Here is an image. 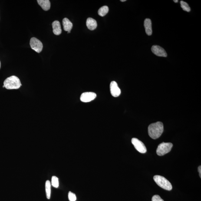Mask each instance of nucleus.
I'll return each instance as SVG.
<instances>
[{
    "mask_svg": "<svg viewBox=\"0 0 201 201\" xmlns=\"http://www.w3.org/2000/svg\"><path fill=\"white\" fill-rule=\"evenodd\" d=\"M148 134L151 138L156 139L161 135L163 131V123L158 121L152 123L148 128Z\"/></svg>",
    "mask_w": 201,
    "mask_h": 201,
    "instance_id": "obj_1",
    "label": "nucleus"
},
{
    "mask_svg": "<svg viewBox=\"0 0 201 201\" xmlns=\"http://www.w3.org/2000/svg\"><path fill=\"white\" fill-rule=\"evenodd\" d=\"M4 84L7 90H17L22 85L19 78L15 76H11L6 79Z\"/></svg>",
    "mask_w": 201,
    "mask_h": 201,
    "instance_id": "obj_2",
    "label": "nucleus"
},
{
    "mask_svg": "<svg viewBox=\"0 0 201 201\" xmlns=\"http://www.w3.org/2000/svg\"><path fill=\"white\" fill-rule=\"evenodd\" d=\"M153 179L158 186L163 189L168 191L172 189V186L170 182L163 176L156 175L153 177Z\"/></svg>",
    "mask_w": 201,
    "mask_h": 201,
    "instance_id": "obj_3",
    "label": "nucleus"
},
{
    "mask_svg": "<svg viewBox=\"0 0 201 201\" xmlns=\"http://www.w3.org/2000/svg\"><path fill=\"white\" fill-rule=\"evenodd\" d=\"M173 147V144L171 143L163 142L158 146L156 153L158 155L162 156L170 152Z\"/></svg>",
    "mask_w": 201,
    "mask_h": 201,
    "instance_id": "obj_4",
    "label": "nucleus"
},
{
    "mask_svg": "<svg viewBox=\"0 0 201 201\" xmlns=\"http://www.w3.org/2000/svg\"><path fill=\"white\" fill-rule=\"evenodd\" d=\"M30 45L31 48L36 52L40 53L42 51L43 48L42 43L40 40L35 37H33L31 39Z\"/></svg>",
    "mask_w": 201,
    "mask_h": 201,
    "instance_id": "obj_5",
    "label": "nucleus"
},
{
    "mask_svg": "<svg viewBox=\"0 0 201 201\" xmlns=\"http://www.w3.org/2000/svg\"><path fill=\"white\" fill-rule=\"evenodd\" d=\"M132 143L136 150L139 153H144L147 151V149L144 143L138 139L133 138L132 139Z\"/></svg>",
    "mask_w": 201,
    "mask_h": 201,
    "instance_id": "obj_6",
    "label": "nucleus"
},
{
    "mask_svg": "<svg viewBox=\"0 0 201 201\" xmlns=\"http://www.w3.org/2000/svg\"><path fill=\"white\" fill-rule=\"evenodd\" d=\"M97 97V94L93 92H85L80 96V100L84 103H88L92 101Z\"/></svg>",
    "mask_w": 201,
    "mask_h": 201,
    "instance_id": "obj_7",
    "label": "nucleus"
},
{
    "mask_svg": "<svg viewBox=\"0 0 201 201\" xmlns=\"http://www.w3.org/2000/svg\"><path fill=\"white\" fill-rule=\"evenodd\" d=\"M110 90L111 95L114 97H119L121 93L117 82L114 81H112L110 83Z\"/></svg>",
    "mask_w": 201,
    "mask_h": 201,
    "instance_id": "obj_8",
    "label": "nucleus"
},
{
    "mask_svg": "<svg viewBox=\"0 0 201 201\" xmlns=\"http://www.w3.org/2000/svg\"><path fill=\"white\" fill-rule=\"evenodd\" d=\"M152 52L155 55L159 57H167V54L166 51L162 47L159 46L154 45L151 48Z\"/></svg>",
    "mask_w": 201,
    "mask_h": 201,
    "instance_id": "obj_9",
    "label": "nucleus"
},
{
    "mask_svg": "<svg viewBox=\"0 0 201 201\" xmlns=\"http://www.w3.org/2000/svg\"><path fill=\"white\" fill-rule=\"evenodd\" d=\"M144 27L146 33L147 35H151L153 33L152 22L150 19L146 18L144 21Z\"/></svg>",
    "mask_w": 201,
    "mask_h": 201,
    "instance_id": "obj_10",
    "label": "nucleus"
},
{
    "mask_svg": "<svg viewBox=\"0 0 201 201\" xmlns=\"http://www.w3.org/2000/svg\"><path fill=\"white\" fill-rule=\"evenodd\" d=\"M53 32L56 35H59L61 33V29L60 23L58 21H54L52 24Z\"/></svg>",
    "mask_w": 201,
    "mask_h": 201,
    "instance_id": "obj_11",
    "label": "nucleus"
},
{
    "mask_svg": "<svg viewBox=\"0 0 201 201\" xmlns=\"http://www.w3.org/2000/svg\"><path fill=\"white\" fill-rule=\"evenodd\" d=\"M86 24H87V28L90 30H95L97 26V21L96 20L91 18L87 19Z\"/></svg>",
    "mask_w": 201,
    "mask_h": 201,
    "instance_id": "obj_12",
    "label": "nucleus"
},
{
    "mask_svg": "<svg viewBox=\"0 0 201 201\" xmlns=\"http://www.w3.org/2000/svg\"><path fill=\"white\" fill-rule=\"evenodd\" d=\"M37 2L44 11H48L50 9L51 5L50 1L48 0H38Z\"/></svg>",
    "mask_w": 201,
    "mask_h": 201,
    "instance_id": "obj_13",
    "label": "nucleus"
},
{
    "mask_svg": "<svg viewBox=\"0 0 201 201\" xmlns=\"http://www.w3.org/2000/svg\"><path fill=\"white\" fill-rule=\"evenodd\" d=\"M62 22L64 31L67 32L71 31L72 28L73 24L70 20L68 18H64Z\"/></svg>",
    "mask_w": 201,
    "mask_h": 201,
    "instance_id": "obj_14",
    "label": "nucleus"
},
{
    "mask_svg": "<svg viewBox=\"0 0 201 201\" xmlns=\"http://www.w3.org/2000/svg\"><path fill=\"white\" fill-rule=\"evenodd\" d=\"M51 184L50 181L47 180L46 182L45 188L47 198L48 199H50L51 196Z\"/></svg>",
    "mask_w": 201,
    "mask_h": 201,
    "instance_id": "obj_15",
    "label": "nucleus"
},
{
    "mask_svg": "<svg viewBox=\"0 0 201 201\" xmlns=\"http://www.w3.org/2000/svg\"><path fill=\"white\" fill-rule=\"evenodd\" d=\"M109 8L107 6H104L100 8L98 11V15L101 17H104L108 12Z\"/></svg>",
    "mask_w": 201,
    "mask_h": 201,
    "instance_id": "obj_16",
    "label": "nucleus"
},
{
    "mask_svg": "<svg viewBox=\"0 0 201 201\" xmlns=\"http://www.w3.org/2000/svg\"><path fill=\"white\" fill-rule=\"evenodd\" d=\"M180 4L181 7L183 9L184 11H187V12H190L191 9L187 3L181 1Z\"/></svg>",
    "mask_w": 201,
    "mask_h": 201,
    "instance_id": "obj_17",
    "label": "nucleus"
},
{
    "mask_svg": "<svg viewBox=\"0 0 201 201\" xmlns=\"http://www.w3.org/2000/svg\"><path fill=\"white\" fill-rule=\"evenodd\" d=\"M51 185L55 188H58L59 186L58 178L57 176H54L51 179Z\"/></svg>",
    "mask_w": 201,
    "mask_h": 201,
    "instance_id": "obj_18",
    "label": "nucleus"
},
{
    "mask_svg": "<svg viewBox=\"0 0 201 201\" xmlns=\"http://www.w3.org/2000/svg\"><path fill=\"white\" fill-rule=\"evenodd\" d=\"M68 198L70 201H76L77 200V197L75 194L71 192H69Z\"/></svg>",
    "mask_w": 201,
    "mask_h": 201,
    "instance_id": "obj_19",
    "label": "nucleus"
},
{
    "mask_svg": "<svg viewBox=\"0 0 201 201\" xmlns=\"http://www.w3.org/2000/svg\"><path fill=\"white\" fill-rule=\"evenodd\" d=\"M152 201H164L163 200L159 195H156L153 196L152 198Z\"/></svg>",
    "mask_w": 201,
    "mask_h": 201,
    "instance_id": "obj_20",
    "label": "nucleus"
},
{
    "mask_svg": "<svg viewBox=\"0 0 201 201\" xmlns=\"http://www.w3.org/2000/svg\"><path fill=\"white\" fill-rule=\"evenodd\" d=\"M198 172H199V176H200V177H201V166H199V167H198Z\"/></svg>",
    "mask_w": 201,
    "mask_h": 201,
    "instance_id": "obj_21",
    "label": "nucleus"
},
{
    "mask_svg": "<svg viewBox=\"0 0 201 201\" xmlns=\"http://www.w3.org/2000/svg\"><path fill=\"white\" fill-rule=\"evenodd\" d=\"M175 3H177L178 2H179V1L178 0H174L173 1Z\"/></svg>",
    "mask_w": 201,
    "mask_h": 201,
    "instance_id": "obj_22",
    "label": "nucleus"
},
{
    "mask_svg": "<svg viewBox=\"0 0 201 201\" xmlns=\"http://www.w3.org/2000/svg\"><path fill=\"white\" fill-rule=\"evenodd\" d=\"M121 1V2H125L126 1V0H121V1Z\"/></svg>",
    "mask_w": 201,
    "mask_h": 201,
    "instance_id": "obj_23",
    "label": "nucleus"
},
{
    "mask_svg": "<svg viewBox=\"0 0 201 201\" xmlns=\"http://www.w3.org/2000/svg\"><path fill=\"white\" fill-rule=\"evenodd\" d=\"M1 61H0V68H1Z\"/></svg>",
    "mask_w": 201,
    "mask_h": 201,
    "instance_id": "obj_24",
    "label": "nucleus"
},
{
    "mask_svg": "<svg viewBox=\"0 0 201 201\" xmlns=\"http://www.w3.org/2000/svg\"><path fill=\"white\" fill-rule=\"evenodd\" d=\"M3 87H5V86H4V85L3 86Z\"/></svg>",
    "mask_w": 201,
    "mask_h": 201,
    "instance_id": "obj_25",
    "label": "nucleus"
}]
</instances>
